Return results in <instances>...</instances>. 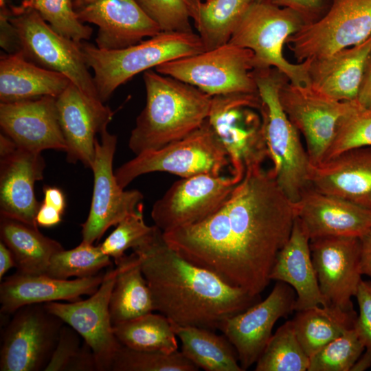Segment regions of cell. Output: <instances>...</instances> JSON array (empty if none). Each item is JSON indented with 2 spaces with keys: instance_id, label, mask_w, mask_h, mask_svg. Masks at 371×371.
I'll list each match as a JSON object with an SVG mask.
<instances>
[{
  "instance_id": "1",
  "label": "cell",
  "mask_w": 371,
  "mask_h": 371,
  "mask_svg": "<svg viewBox=\"0 0 371 371\" xmlns=\"http://www.w3.org/2000/svg\"><path fill=\"white\" fill-rule=\"evenodd\" d=\"M294 203L273 172L248 169L224 203L204 220L163 232L167 244L190 262L253 296L269 284L280 250L295 218Z\"/></svg>"
},
{
  "instance_id": "2",
  "label": "cell",
  "mask_w": 371,
  "mask_h": 371,
  "mask_svg": "<svg viewBox=\"0 0 371 371\" xmlns=\"http://www.w3.org/2000/svg\"><path fill=\"white\" fill-rule=\"evenodd\" d=\"M133 252L150 288L154 311L171 323L215 331L227 318L260 300L181 256L157 226Z\"/></svg>"
},
{
  "instance_id": "3",
  "label": "cell",
  "mask_w": 371,
  "mask_h": 371,
  "mask_svg": "<svg viewBox=\"0 0 371 371\" xmlns=\"http://www.w3.org/2000/svg\"><path fill=\"white\" fill-rule=\"evenodd\" d=\"M146 104L128 139L135 155L161 148L199 128L208 118L212 97L155 70L144 72Z\"/></svg>"
},
{
  "instance_id": "4",
  "label": "cell",
  "mask_w": 371,
  "mask_h": 371,
  "mask_svg": "<svg viewBox=\"0 0 371 371\" xmlns=\"http://www.w3.org/2000/svg\"><path fill=\"white\" fill-rule=\"evenodd\" d=\"M80 49L93 71L100 100L106 102L121 85L142 71L183 57L205 51L198 34L161 32L132 46L115 50L101 49L86 42Z\"/></svg>"
},
{
  "instance_id": "5",
  "label": "cell",
  "mask_w": 371,
  "mask_h": 371,
  "mask_svg": "<svg viewBox=\"0 0 371 371\" xmlns=\"http://www.w3.org/2000/svg\"><path fill=\"white\" fill-rule=\"evenodd\" d=\"M262 101V114L268 158L276 179L292 203L308 188L310 160L300 133L285 113L279 89L285 77L276 68L254 69Z\"/></svg>"
},
{
  "instance_id": "6",
  "label": "cell",
  "mask_w": 371,
  "mask_h": 371,
  "mask_svg": "<svg viewBox=\"0 0 371 371\" xmlns=\"http://www.w3.org/2000/svg\"><path fill=\"white\" fill-rule=\"evenodd\" d=\"M0 7L13 27L16 52H21L27 60L43 68L65 75L85 96L101 101L80 45L54 31L23 1L12 5L5 1Z\"/></svg>"
},
{
  "instance_id": "7",
  "label": "cell",
  "mask_w": 371,
  "mask_h": 371,
  "mask_svg": "<svg viewBox=\"0 0 371 371\" xmlns=\"http://www.w3.org/2000/svg\"><path fill=\"white\" fill-rule=\"evenodd\" d=\"M305 25L295 11L255 2L245 13L228 43L254 53V69L276 68L295 85L310 86V59L292 64L282 48L288 37Z\"/></svg>"
},
{
  "instance_id": "8",
  "label": "cell",
  "mask_w": 371,
  "mask_h": 371,
  "mask_svg": "<svg viewBox=\"0 0 371 371\" xmlns=\"http://www.w3.org/2000/svg\"><path fill=\"white\" fill-rule=\"evenodd\" d=\"M207 120L225 148L231 175L238 181L268 158L258 91L213 96Z\"/></svg>"
},
{
  "instance_id": "9",
  "label": "cell",
  "mask_w": 371,
  "mask_h": 371,
  "mask_svg": "<svg viewBox=\"0 0 371 371\" xmlns=\"http://www.w3.org/2000/svg\"><path fill=\"white\" fill-rule=\"evenodd\" d=\"M229 165L225 148L207 120L187 136L156 150L137 155L116 169L124 189L135 178L153 172H166L182 178L201 174L221 175Z\"/></svg>"
},
{
  "instance_id": "10",
  "label": "cell",
  "mask_w": 371,
  "mask_h": 371,
  "mask_svg": "<svg viewBox=\"0 0 371 371\" xmlns=\"http://www.w3.org/2000/svg\"><path fill=\"white\" fill-rule=\"evenodd\" d=\"M251 50L227 43L201 53L166 62L155 69L213 97L258 93Z\"/></svg>"
},
{
  "instance_id": "11",
  "label": "cell",
  "mask_w": 371,
  "mask_h": 371,
  "mask_svg": "<svg viewBox=\"0 0 371 371\" xmlns=\"http://www.w3.org/2000/svg\"><path fill=\"white\" fill-rule=\"evenodd\" d=\"M371 34V0H333L319 21L304 25L286 43L298 63L329 56Z\"/></svg>"
},
{
  "instance_id": "12",
  "label": "cell",
  "mask_w": 371,
  "mask_h": 371,
  "mask_svg": "<svg viewBox=\"0 0 371 371\" xmlns=\"http://www.w3.org/2000/svg\"><path fill=\"white\" fill-rule=\"evenodd\" d=\"M64 324L44 304L18 308L2 335L0 370L45 371Z\"/></svg>"
},
{
  "instance_id": "13",
  "label": "cell",
  "mask_w": 371,
  "mask_h": 371,
  "mask_svg": "<svg viewBox=\"0 0 371 371\" xmlns=\"http://www.w3.org/2000/svg\"><path fill=\"white\" fill-rule=\"evenodd\" d=\"M99 134L100 141L95 140V159L91 168L93 190L90 210L82 224V241L89 243L99 240L109 227L135 212L143 199L139 190L121 188L113 172L117 136L111 134L107 126Z\"/></svg>"
},
{
  "instance_id": "14",
  "label": "cell",
  "mask_w": 371,
  "mask_h": 371,
  "mask_svg": "<svg viewBox=\"0 0 371 371\" xmlns=\"http://www.w3.org/2000/svg\"><path fill=\"white\" fill-rule=\"evenodd\" d=\"M280 104L301 133L311 164L322 162L334 140L341 117L353 101H337L311 86L292 84L285 76L279 89Z\"/></svg>"
},
{
  "instance_id": "15",
  "label": "cell",
  "mask_w": 371,
  "mask_h": 371,
  "mask_svg": "<svg viewBox=\"0 0 371 371\" xmlns=\"http://www.w3.org/2000/svg\"><path fill=\"white\" fill-rule=\"evenodd\" d=\"M239 182L232 175L182 178L154 203L151 217L155 225L167 232L204 220L220 208Z\"/></svg>"
},
{
  "instance_id": "16",
  "label": "cell",
  "mask_w": 371,
  "mask_h": 371,
  "mask_svg": "<svg viewBox=\"0 0 371 371\" xmlns=\"http://www.w3.org/2000/svg\"><path fill=\"white\" fill-rule=\"evenodd\" d=\"M117 274V267L108 270L97 291L85 300L44 304L51 313L77 331L91 347L98 371H110L113 358L121 346L114 334L109 312Z\"/></svg>"
},
{
  "instance_id": "17",
  "label": "cell",
  "mask_w": 371,
  "mask_h": 371,
  "mask_svg": "<svg viewBox=\"0 0 371 371\" xmlns=\"http://www.w3.org/2000/svg\"><path fill=\"white\" fill-rule=\"evenodd\" d=\"M295 299V292L290 285L276 281L264 300L222 323L218 330L234 346L243 370L256 363L272 336L276 322L294 311Z\"/></svg>"
},
{
  "instance_id": "18",
  "label": "cell",
  "mask_w": 371,
  "mask_h": 371,
  "mask_svg": "<svg viewBox=\"0 0 371 371\" xmlns=\"http://www.w3.org/2000/svg\"><path fill=\"white\" fill-rule=\"evenodd\" d=\"M310 249L319 289L328 303L355 311L351 298L362 276L360 238H317L310 241Z\"/></svg>"
},
{
  "instance_id": "19",
  "label": "cell",
  "mask_w": 371,
  "mask_h": 371,
  "mask_svg": "<svg viewBox=\"0 0 371 371\" xmlns=\"http://www.w3.org/2000/svg\"><path fill=\"white\" fill-rule=\"evenodd\" d=\"M73 5L81 22L98 25L101 49L126 48L161 32L135 0H73Z\"/></svg>"
},
{
  "instance_id": "20",
  "label": "cell",
  "mask_w": 371,
  "mask_h": 371,
  "mask_svg": "<svg viewBox=\"0 0 371 371\" xmlns=\"http://www.w3.org/2000/svg\"><path fill=\"white\" fill-rule=\"evenodd\" d=\"M294 208L310 241L326 237L360 238L371 229V209L322 193L311 186L294 203Z\"/></svg>"
},
{
  "instance_id": "21",
  "label": "cell",
  "mask_w": 371,
  "mask_h": 371,
  "mask_svg": "<svg viewBox=\"0 0 371 371\" xmlns=\"http://www.w3.org/2000/svg\"><path fill=\"white\" fill-rule=\"evenodd\" d=\"M60 125L67 145V160L91 168L96 134L106 127L113 112L101 101L91 100L71 82L56 98Z\"/></svg>"
},
{
  "instance_id": "22",
  "label": "cell",
  "mask_w": 371,
  "mask_h": 371,
  "mask_svg": "<svg viewBox=\"0 0 371 371\" xmlns=\"http://www.w3.org/2000/svg\"><path fill=\"white\" fill-rule=\"evenodd\" d=\"M56 98L43 96L14 102L0 103L3 133L25 149L41 153L53 149L66 152L60 125Z\"/></svg>"
},
{
  "instance_id": "23",
  "label": "cell",
  "mask_w": 371,
  "mask_h": 371,
  "mask_svg": "<svg viewBox=\"0 0 371 371\" xmlns=\"http://www.w3.org/2000/svg\"><path fill=\"white\" fill-rule=\"evenodd\" d=\"M45 162L41 153L17 145L0 155V213L38 226L36 216L41 205L34 185L43 179Z\"/></svg>"
},
{
  "instance_id": "24",
  "label": "cell",
  "mask_w": 371,
  "mask_h": 371,
  "mask_svg": "<svg viewBox=\"0 0 371 371\" xmlns=\"http://www.w3.org/2000/svg\"><path fill=\"white\" fill-rule=\"evenodd\" d=\"M308 182L317 191L371 209V146L349 149L311 164Z\"/></svg>"
},
{
  "instance_id": "25",
  "label": "cell",
  "mask_w": 371,
  "mask_h": 371,
  "mask_svg": "<svg viewBox=\"0 0 371 371\" xmlns=\"http://www.w3.org/2000/svg\"><path fill=\"white\" fill-rule=\"evenodd\" d=\"M104 274L70 280L16 271L1 283V312L10 315L25 305L80 300L82 295H91L97 291Z\"/></svg>"
},
{
  "instance_id": "26",
  "label": "cell",
  "mask_w": 371,
  "mask_h": 371,
  "mask_svg": "<svg viewBox=\"0 0 371 371\" xmlns=\"http://www.w3.org/2000/svg\"><path fill=\"white\" fill-rule=\"evenodd\" d=\"M269 278L271 280L286 283L294 289L295 311L329 305L319 289L309 238L296 217L291 236L278 252Z\"/></svg>"
},
{
  "instance_id": "27",
  "label": "cell",
  "mask_w": 371,
  "mask_h": 371,
  "mask_svg": "<svg viewBox=\"0 0 371 371\" xmlns=\"http://www.w3.org/2000/svg\"><path fill=\"white\" fill-rule=\"evenodd\" d=\"M371 52V34L359 44L329 56L310 59V86L337 101L357 100L364 67Z\"/></svg>"
},
{
  "instance_id": "28",
  "label": "cell",
  "mask_w": 371,
  "mask_h": 371,
  "mask_svg": "<svg viewBox=\"0 0 371 371\" xmlns=\"http://www.w3.org/2000/svg\"><path fill=\"white\" fill-rule=\"evenodd\" d=\"M71 82L65 75L27 60L21 52L0 58V100L14 102L59 96Z\"/></svg>"
},
{
  "instance_id": "29",
  "label": "cell",
  "mask_w": 371,
  "mask_h": 371,
  "mask_svg": "<svg viewBox=\"0 0 371 371\" xmlns=\"http://www.w3.org/2000/svg\"><path fill=\"white\" fill-rule=\"evenodd\" d=\"M0 236L14 256L17 271L25 274H45L52 257L64 249L41 233L38 226L1 214Z\"/></svg>"
},
{
  "instance_id": "30",
  "label": "cell",
  "mask_w": 371,
  "mask_h": 371,
  "mask_svg": "<svg viewBox=\"0 0 371 371\" xmlns=\"http://www.w3.org/2000/svg\"><path fill=\"white\" fill-rule=\"evenodd\" d=\"M116 265L109 312L113 326L154 311L152 294L135 253L125 255Z\"/></svg>"
},
{
  "instance_id": "31",
  "label": "cell",
  "mask_w": 371,
  "mask_h": 371,
  "mask_svg": "<svg viewBox=\"0 0 371 371\" xmlns=\"http://www.w3.org/2000/svg\"><path fill=\"white\" fill-rule=\"evenodd\" d=\"M172 324L181 342V352L198 368L205 371H244L237 353L224 335L214 330Z\"/></svg>"
},
{
  "instance_id": "32",
  "label": "cell",
  "mask_w": 371,
  "mask_h": 371,
  "mask_svg": "<svg viewBox=\"0 0 371 371\" xmlns=\"http://www.w3.org/2000/svg\"><path fill=\"white\" fill-rule=\"evenodd\" d=\"M296 312L292 319L295 332L309 357L346 330L353 328L357 317L355 311H344L333 304Z\"/></svg>"
},
{
  "instance_id": "33",
  "label": "cell",
  "mask_w": 371,
  "mask_h": 371,
  "mask_svg": "<svg viewBox=\"0 0 371 371\" xmlns=\"http://www.w3.org/2000/svg\"><path fill=\"white\" fill-rule=\"evenodd\" d=\"M256 0H193L192 21L205 51L229 41L240 19Z\"/></svg>"
},
{
  "instance_id": "34",
  "label": "cell",
  "mask_w": 371,
  "mask_h": 371,
  "mask_svg": "<svg viewBox=\"0 0 371 371\" xmlns=\"http://www.w3.org/2000/svg\"><path fill=\"white\" fill-rule=\"evenodd\" d=\"M121 345L136 350L173 352L178 350L177 335L170 320L152 313L113 325Z\"/></svg>"
},
{
  "instance_id": "35",
  "label": "cell",
  "mask_w": 371,
  "mask_h": 371,
  "mask_svg": "<svg viewBox=\"0 0 371 371\" xmlns=\"http://www.w3.org/2000/svg\"><path fill=\"white\" fill-rule=\"evenodd\" d=\"M310 357L296 336L292 320L272 335L256 363V371H308Z\"/></svg>"
},
{
  "instance_id": "36",
  "label": "cell",
  "mask_w": 371,
  "mask_h": 371,
  "mask_svg": "<svg viewBox=\"0 0 371 371\" xmlns=\"http://www.w3.org/2000/svg\"><path fill=\"white\" fill-rule=\"evenodd\" d=\"M111 258L104 254L100 245L82 241L69 250L65 249L51 258L45 274L54 278L69 280L95 276L111 265Z\"/></svg>"
},
{
  "instance_id": "37",
  "label": "cell",
  "mask_w": 371,
  "mask_h": 371,
  "mask_svg": "<svg viewBox=\"0 0 371 371\" xmlns=\"http://www.w3.org/2000/svg\"><path fill=\"white\" fill-rule=\"evenodd\" d=\"M199 368L179 350H142L121 345L110 371H197Z\"/></svg>"
},
{
  "instance_id": "38",
  "label": "cell",
  "mask_w": 371,
  "mask_h": 371,
  "mask_svg": "<svg viewBox=\"0 0 371 371\" xmlns=\"http://www.w3.org/2000/svg\"><path fill=\"white\" fill-rule=\"evenodd\" d=\"M365 349L356 330L351 328L312 355L308 371H351Z\"/></svg>"
},
{
  "instance_id": "39",
  "label": "cell",
  "mask_w": 371,
  "mask_h": 371,
  "mask_svg": "<svg viewBox=\"0 0 371 371\" xmlns=\"http://www.w3.org/2000/svg\"><path fill=\"white\" fill-rule=\"evenodd\" d=\"M36 10L42 19L58 34L78 45L88 41L92 28L78 18L73 0H24Z\"/></svg>"
},
{
  "instance_id": "40",
  "label": "cell",
  "mask_w": 371,
  "mask_h": 371,
  "mask_svg": "<svg viewBox=\"0 0 371 371\" xmlns=\"http://www.w3.org/2000/svg\"><path fill=\"white\" fill-rule=\"evenodd\" d=\"M77 331L64 324L45 371H98L95 356Z\"/></svg>"
},
{
  "instance_id": "41",
  "label": "cell",
  "mask_w": 371,
  "mask_h": 371,
  "mask_svg": "<svg viewBox=\"0 0 371 371\" xmlns=\"http://www.w3.org/2000/svg\"><path fill=\"white\" fill-rule=\"evenodd\" d=\"M364 146H371V109L362 107L355 100L339 121L324 161L345 150Z\"/></svg>"
},
{
  "instance_id": "42",
  "label": "cell",
  "mask_w": 371,
  "mask_h": 371,
  "mask_svg": "<svg viewBox=\"0 0 371 371\" xmlns=\"http://www.w3.org/2000/svg\"><path fill=\"white\" fill-rule=\"evenodd\" d=\"M155 225L146 224L143 205L122 220L115 229L99 245L102 252L112 258L117 264L128 249H134L145 241L153 232Z\"/></svg>"
},
{
  "instance_id": "43",
  "label": "cell",
  "mask_w": 371,
  "mask_h": 371,
  "mask_svg": "<svg viewBox=\"0 0 371 371\" xmlns=\"http://www.w3.org/2000/svg\"><path fill=\"white\" fill-rule=\"evenodd\" d=\"M161 32H193V0H135Z\"/></svg>"
},
{
  "instance_id": "44",
  "label": "cell",
  "mask_w": 371,
  "mask_h": 371,
  "mask_svg": "<svg viewBox=\"0 0 371 371\" xmlns=\"http://www.w3.org/2000/svg\"><path fill=\"white\" fill-rule=\"evenodd\" d=\"M256 2L270 4L296 12L305 25L316 23L328 12L333 0H256Z\"/></svg>"
},
{
  "instance_id": "45",
  "label": "cell",
  "mask_w": 371,
  "mask_h": 371,
  "mask_svg": "<svg viewBox=\"0 0 371 371\" xmlns=\"http://www.w3.org/2000/svg\"><path fill=\"white\" fill-rule=\"evenodd\" d=\"M359 305L354 328L363 341L366 351L371 354V281L361 280L355 295Z\"/></svg>"
},
{
  "instance_id": "46",
  "label": "cell",
  "mask_w": 371,
  "mask_h": 371,
  "mask_svg": "<svg viewBox=\"0 0 371 371\" xmlns=\"http://www.w3.org/2000/svg\"><path fill=\"white\" fill-rule=\"evenodd\" d=\"M356 100L362 107L371 109V52L366 62Z\"/></svg>"
},
{
  "instance_id": "47",
  "label": "cell",
  "mask_w": 371,
  "mask_h": 371,
  "mask_svg": "<svg viewBox=\"0 0 371 371\" xmlns=\"http://www.w3.org/2000/svg\"><path fill=\"white\" fill-rule=\"evenodd\" d=\"M62 215L58 210L43 202L38 210L36 221L39 226L51 227L61 222Z\"/></svg>"
},
{
  "instance_id": "48",
  "label": "cell",
  "mask_w": 371,
  "mask_h": 371,
  "mask_svg": "<svg viewBox=\"0 0 371 371\" xmlns=\"http://www.w3.org/2000/svg\"><path fill=\"white\" fill-rule=\"evenodd\" d=\"M361 260L360 272L371 278V229L360 237Z\"/></svg>"
},
{
  "instance_id": "49",
  "label": "cell",
  "mask_w": 371,
  "mask_h": 371,
  "mask_svg": "<svg viewBox=\"0 0 371 371\" xmlns=\"http://www.w3.org/2000/svg\"><path fill=\"white\" fill-rule=\"evenodd\" d=\"M43 203L56 208L63 214L66 207V201L63 191L56 187L45 186L43 188Z\"/></svg>"
},
{
  "instance_id": "50",
  "label": "cell",
  "mask_w": 371,
  "mask_h": 371,
  "mask_svg": "<svg viewBox=\"0 0 371 371\" xmlns=\"http://www.w3.org/2000/svg\"><path fill=\"white\" fill-rule=\"evenodd\" d=\"M16 264L10 249L1 240L0 242V279Z\"/></svg>"
},
{
  "instance_id": "51",
  "label": "cell",
  "mask_w": 371,
  "mask_h": 371,
  "mask_svg": "<svg viewBox=\"0 0 371 371\" xmlns=\"http://www.w3.org/2000/svg\"><path fill=\"white\" fill-rule=\"evenodd\" d=\"M371 366V354L365 352L355 363L351 371H362Z\"/></svg>"
},
{
  "instance_id": "52",
  "label": "cell",
  "mask_w": 371,
  "mask_h": 371,
  "mask_svg": "<svg viewBox=\"0 0 371 371\" xmlns=\"http://www.w3.org/2000/svg\"><path fill=\"white\" fill-rule=\"evenodd\" d=\"M5 1V0H0V2H2V1Z\"/></svg>"
},
{
  "instance_id": "53",
  "label": "cell",
  "mask_w": 371,
  "mask_h": 371,
  "mask_svg": "<svg viewBox=\"0 0 371 371\" xmlns=\"http://www.w3.org/2000/svg\"><path fill=\"white\" fill-rule=\"evenodd\" d=\"M202 1H207V0H202Z\"/></svg>"
}]
</instances>
